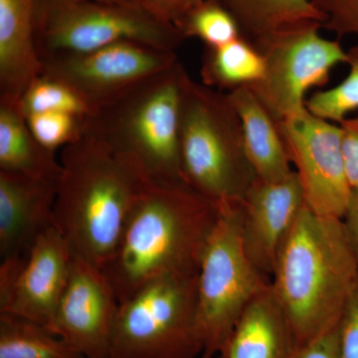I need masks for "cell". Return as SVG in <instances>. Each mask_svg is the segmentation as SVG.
Instances as JSON below:
<instances>
[{"label":"cell","instance_id":"1","mask_svg":"<svg viewBox=\"0 0 358 358\" xmlns=\"http://www.w3.org/2000/svg\"><path fill=\"white\" fill-rule=\"evenodd\" d=\"M219 206L185 182L150 183L102 268L120 303L160 277L199 275Z\"/></svg>","mask_w":358,"mask_h":358},{"label":"cell","instance_id":"2","mask_svg":"<svg viewBox=\"0 0 358 358\" xmlns=\"http://www.w3.org/2000/svg\"><path fill=\"white\" fill-rule=\"evenodd\" d=\"M59 160L52 222L75 256L102 268L152 181L136 160L89 134L63 148Z\"/></svg>","mask_w":358,"mask_h":358},{"label":"cell","instance_id":"3","mask_svg":"<svg viewBox=\"0 0 358 358\" xmlns=\"http://www.w3.org/2000/svg\"><path fill=\"white\" fill-rule=\"evenodd\" d=\"M358 282L343 219L301 209L271 277L296 346L338 326Z\"/></svg>","mask_w":358,"mask_h":358},{"label":"cell","instance_id":"4","mask_svg":"<svg viewBox=\"0 0 358 358\" xmlns=\"http://www.w3.org/2000/svg\"><path fill=\"white\" fill-rule=\"evenodd\" d=\"M190 79L178 61L99 108L87 119L85 134L136 160L152 182H185L179 129L181 102Z\"/></svg>","mask_w":358,"mask_h":358},{"label":"cell","instance_id":"5","mask_svg":"<svg viewBox=\"0 0 358 358\" xmlns=\"http://www.w3.org/2000/svg\"><path fill=\"white\" fill-rule=\"evenodd\" d=\"M179 152L186 185L218 206L242 201L257 180L227 94L192 79L181 102Z\"/></svg>","mask_w":358,"mask_h":358},{"label":"cell","instance_id":"6","mask_svg":"<svg viewBox=\"0 0 358 358\" xmlns=\"http://www.w3.org/2000/svg\"><path fill=\"white\" fill-rule=\"evenodd\" d=\"M35 40L41 60L124 41L176 52L185 41L143 4L102 0H35Z\"/></svg>","mask_w":358,"mask_h":358},{"label":"cell","instance_id":"7","mask_svg":"<svg viewBox=\"0 0 358 358\" xmlns=\"http://www.w3.org/2000/svg\"><path fill=\"white\" fill-rule=\"evenodd\" d=\"M197 275L160 277L120 303L110 358H195L202 355Z\"/></svg>","mask_w":358,"mask_h":358},{"label":"cell","instance_id":"8","mask_svg":"<svg viewBox=\"0 0 358 358\" xmlns=\"http://www.w3.org/2000/svg\"><path fill=\"white\" fill-rule=\"evenodd\" d=\"M241 202L219 206V217L202 252L197 275L202 358L219 355L245 308L271 284L245 251Z\"/></svg>","mask_w":358,"mask_h":358},{"label":"cell","instance_id":"9","mask_svg":"<svg viewBox=\"0 0 358 358\" xmlns=\"http://www.w3.org/2000/svg\"><path fill=\"white\" fill-rule=\"evenodd\" d=\"M319 22L292 26L254 41L265 70L250 87L277 121L306 108L305 96L313 87L326 86L331 70L348 62L338 40L320 36Z\"/></svg>","mask_w":358,"mask_h":358},{"label":"cell","instance_id":"10","mask_svg":"<svg viewBox=\"0 0 358 358\" xmlns=\"http://www.w3.org/2000/svg\"><path fill=\"white\" fill-rule=\"evenodd\" d=\"M279 128L306 205L320 215L345 217L353 192L346 178L341 127L305 108L279 121Z\"/></svg>","mask_w":358,"mask_h":358},{"label":"cell","instance_id":"11","mask_svg":"<svg viewBox=\"0 0 358 358\" xmlns=\"http://www.w3.org/2000/svg\"><path fill=\"white\" fill-rule=\"evenodd\" d=\"M41 61V73L69 84L96 112L171 67L178 57L176 52L124 41L86 53L52 56Z\"/></svg>","mask_w":358,"mask_h":358},{"label":"cell","instance_id":"12","mask_svg":"<svg viewBox=\"0 0 358 358\" xmlns=\"http://www.w3.org/2000/svg\"><path fill=\"white\" fill-rule=\"evenodd\" d=\"M74 254L53 225L37 237L25 259L0 265V313L50 327L72 268Z\"/></svg>","mask_w":358,"mask_h":358},{"label":"cell","instance_id":"13","mask_svg":"<svg viewBox=\"0 0 358 358\" xmlns=\"http://www.w3.org/2000/svg\"><path fill=\"white\" fill-rule=\"evenodd\" d=\"M119 307L102 268L74 255L69 282L49 329L85 358H110Z\"/></svg>","mask_w":358,"mask_h":358},{"label":"cell","instance_id":"14","mask_svg":"<svg viewBox=\"0 0 358 358\" xmlns=\"http://www.w3.org/2000/svg\"><path fill=\"white\" fill-rule=\"evenodd\" d=\"M306 205L296 171L279 181L257 178L241 202V236L252 262L272 277L280 250Z\"/></svg>","mask_w":358,"mask_h":358},{"label":"cell","instance_id":"15","mask_svg":"<svg viewBox=\"0 0 358 358\" xmlns=\"http://www.w3.org/2000/svg\"><path fill=\"white\" fill-rule=\"evenodd\" d=\"M58 180L0 171V257L24 259L53 225Z\"/></svg>","mask_w":358,"mask_h":358},{"label":"cell","instance_id":"16","mask_svg":"<svg viewBox=\"0 0 358 358\" xmlns=\"http://www.w3.org/2000/svg\"><path fill=\"white\" fill-rule=\"evenodd\" d=\"M41 72L35 0H0V99L20 101Z\"/></svg>","mask_w":358,"mask_h":358},{"label":"cell","instance_id":"17","mask_svg":"<svg viewBox=\"0 0 358 358\" xmlns=\"http://www.w3.org/2000/svg\"><path fill=\"white\" fill-rule=\"evenodd\" d=\"M294 348L291 327L270 284L245 308L218 357L289 358Z\"/></svg>","mask_w":358,"mask_h":358},{"label":"cell","instance_id":"18","mask_svg":"<svg viewBox=\"0 0 358 358\" xmlns=\"http://www.w3.org/2000/svg\"><path fill=\"white\" fill-rule=\"evenodd\" d=\"M227 94L241 121L245 148L257 178L279 181L293 173L279 121L249 88Z\"/></svg>","mask_w":358,"mask_h":358},{"label":"cell","instance_id":"19","mask_svg":"<svg viewBox=\"0 0 358 358\" xmlns=\"http://www.w3.org/2000/svg\"><path fill=\"white\" fill-rule=\"evenodd\" d=\"M0 171L58 180L60 160L33 136L20 101L0 99Z\"/></svg>","mask_w":358,"mask_h":358},{"label":"cell","instance_id":"20","mask_svg":"<svg viewBox=\"0 0 358 358\" xmlns=\"http://www.w3.org/2000/svg\"><path fill=\"white\" fill-rule=\"evenodd\" d=\"M236 18L242 36L254 42L292 26L326 18L312 0H221Z\"/></svg>","mask_w":358,"mask_h":358},{"label":"cell","instance_id":"21","mask_svg":"<svg viewBox=\"0 0 358 358\" xmlns=\"http://www.w3.org/2000/svg\"><path fill=\"white\" fill-rule=\"evenodd\" d=\"M264 59L253 42L241 36L217 47H205L200 75L202 84L227 93L250 88L264 76Z\"/></svg>","mask_w":358,"mask_h":358},{"label":"cell","instance_id":"22","mask_svg":"<svg viewBox=\"0 0 358 358\" xmlns=\"http://www.w3.org/2000/svg\"><path fill=\"white\" fill-rule=\"evenodd\" d=\"M0 358H85L48 327L0 313Z\"/></svg>","mask_w":358,"mask_h":358},{"label":"cell","instance_id":"23","mask_svg":"<svg viewBox=\"0 0 358 358\" xmlns=\"http://www.w3.org/2000/svg\"><path fill=\"white\" fill-rule=\"evenodd\" d=\"M20 103L25 115L54 112L89 117L95 112L88 101L72 86L43 73L26 88Z\"/></svg>","mask_w":358,"mask_h":358},{"label":"cell","instance_id":"24","mask_svg":"<svg viewBox=\"0 0 358 358\" xmlns=\"http://www.w3.org/2000/svg\"><path fill=\"white\" fill-rule=\"evenodd\" d=\"M183 38H196L205 47H217L242 36L241 29L221 0H203L176 24Z\"/></svg>","mask_w":358,"mask_h":358},{"label":"cell","instance_id":"25","mask_svg":"<svg viewBox=\"0 0 358 358\" xmlns=\"http://www.w3.org/2000/svg\"><path fill=\"white\" fill-rule=\"evenodd\" d=\"M346 64L350 66V73L341 84L317 92L306 101V108L313 115L339 124L358 109V45L348 51Z\"/></svg>","mask_w":358,"mask_h":358},{"label":"cell","instance_id":"26","mask_svg":"<svg viewBox=\"0 0 358 358\" xmlns=\"http://www.w3.org/2000/svg\"><path fill=\"white\" fill-rule=\"evenodd\" d=\"M28 127L37 141L50 152L81 140L85 134L88 117L68 114V113H40L25 115Z\"/></svg>","mask_w":358,"mask_h":358},{"label":"cell","instance_id":"27","mask_svg":"<svg viewBox=\"0 0 358 358\" xmlns=\"http://www.w3.org/2000/svg\"><path fill=\"white\" fill-rule=\"evenodd\" d=\"M326 18L322 27L331 30L338 38L345 35L358 37V0H312Z\"/></svg>","mask_w":358,"mask_h":358},{"label":"cell","instance_id":"28","mask_svg":"<svg viewBox=\"0 0 358 358\" xmlns=\"http://www.w3.org/2000/svg\"><path fill=\"white\" fill-rule=\"evenodd\" d=\"M339 127L346 178L353 194L358 195V115L345 117Z\"/></svg>","mask_w":358,"mask_h":358},{"label":"cell","instance_id":"29","mask_svg":"<svg viewBox=\"0 0 358 358\" xmlns=\"http://www.w3.org/2000/svg\"><path fill=\"white\" fill-rule=\"evenodd\" d=\"M341 358H358V282L339 322Z\"/></svg>","mask_w":358,"mask_h":358},{"label":"cell","instance_id":"30","mask_svg":"<svg viewBox=\"0 0 358 358\" xmlns=\"http://www.w3.org/2000/svg\"><path fill=\"white\" fill-rule=\"evenodd\" d=\"M289 358H341L339 324L305 345L296 346Z\"/></svg>","mask_w":358,"mask_h":358},{"label":"cell","instance_id":"31","mask_svg":"<svg viewBox=\"0 0 358 358\" xmlns=\"http://www.w3.org/2000/svg\"><path fill=\"white\" fill-rule=\"evenodd\" d=\"M202 1L203 0H141V3L155 17L176 25Z\"/></svg>","mask_w":358,"mask_h":358},{"label":"cell","instance_id":"32","mask_svg":"<svg viewBox=\"0 0 358 358\" xmlns=\"http://www.w3.org/2000/svg\"><path fill=\"white\" fill-rule=\"evenodd\" d=\"M358 271V195L353 194L345 217L343 218Z\"/></svg>","mask_w":358,"mask_h":358},{"label":"cell","instance_id":"33","mask_svg":"<svg viewBox=\"0 0 358 358\" xmlns=\"http://www.w3.org/2000/svg\"><path fill=\"white\" fill-rule=\"evenodd\" d=\"M102 1L129 2V3H141V0H102Z\"/></svg>","mask_w":358,"mask_h":358}]
</instances>
